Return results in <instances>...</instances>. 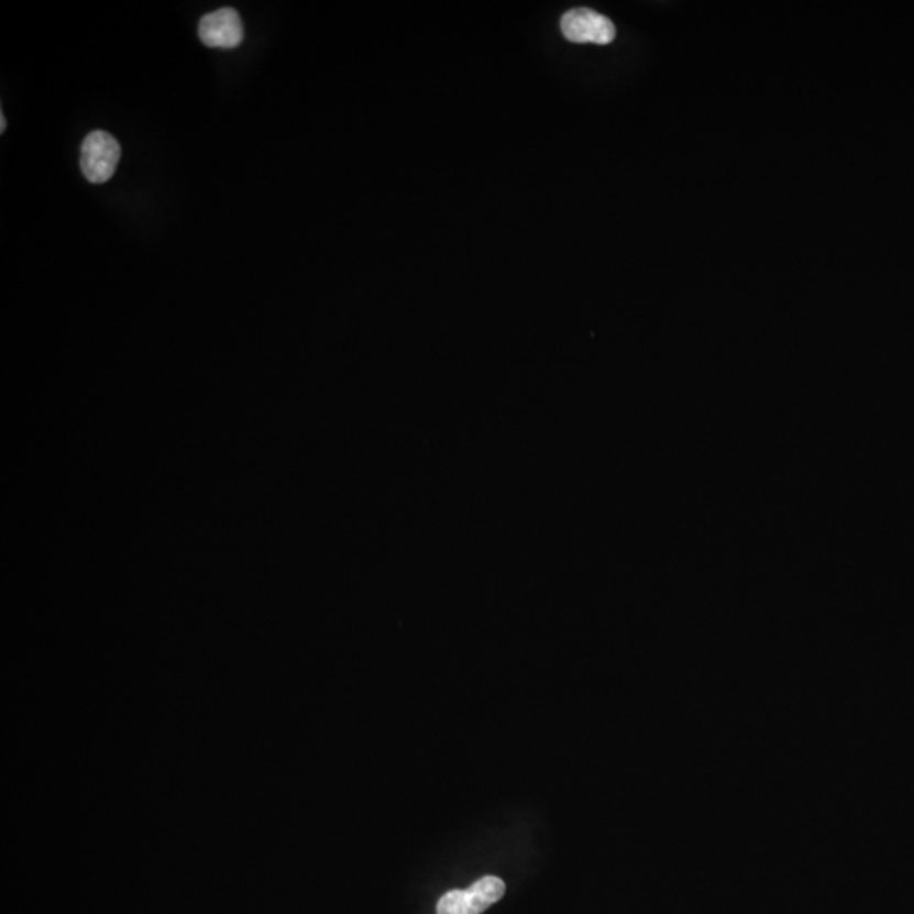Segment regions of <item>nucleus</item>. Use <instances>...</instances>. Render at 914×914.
<instances>
[{
  "mask_svg": "<svg viewBox=\"0 0 914 914\" xmlns=\"http://www.w3.org/2000/svg\"><path fill=\"white\" fill-rule=\"evenodd\" d=\"M0 122H2V125H0V133H4V131H5V115L4 114H0Z\"/></svg>",
  "mask_w": 914,
  "mask_h": 914,
  "instance_id": "obj_5",
  "label": "nucleus"
},
{
  "mask_svg": "<svg viewBox=\"0 0 914 914\" xmlns=\"http://www.w3.org/2000/svg\"><path fill=\"white\" fill-rule=\"evenodd\" d=\"M561 31L565 40L593 45H608L617 34L615 24L606 15L587 8L565 12L561 19Z\"/></svg>",
  "mask_w": 914,
  "mask_h": 914,
  "instance_id": "obj_3",
  "label": "nucleus"
},
{
  "mask_svg": "<svg viewBox=\"0 0 914 914\" xmlns=\"http://www.w3.org/2000/svg\"><path fill=\"white\" fill-rule=\"evenodd\" d=\"M121 159V144L106 131H93L85 137L80 151V168L90 184L111 180Z\"/></svg>",
  "mask_w": 914,
  "mask_h": 914,
  "instance_id": "obj_1",
  "label": "nucleus"
},
{
  "mask_svg": "<svg viewBox=\"0 0 914 914\" xmlns=\"http://www.w3.org/2000/svg\"><path fill=\"white\" fill-rule=\"evenodd\" d=\"M199 36L209 48H238L244 40L241 15L232 8H221L200 19Z\"/></svg>",
  "mask_w": 914,
  "mask_h": 914,
  "instance_id": "obj_4",
  "label": "nucleus"
},
{
  "mask_svg": "<svg viewBox=\"0 0 914 914\" xmlns=\"http://www.w3.org/2000/svg\"><path fill=\"white\" fill-rule=\"evenodd\" d=\"M505 894V882L486 876L471 888L448 892L438 903V914H482Z\"/></svg>",
  "mask_w": 914,
  "mask_h": 914,
  "instance_id": "obj_2",
  "label": "nucleus"
}]
</instances>
